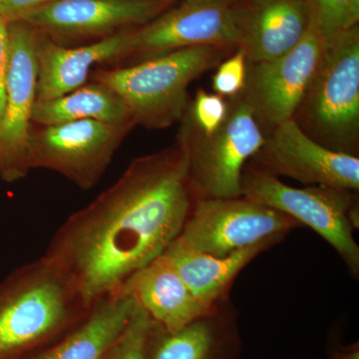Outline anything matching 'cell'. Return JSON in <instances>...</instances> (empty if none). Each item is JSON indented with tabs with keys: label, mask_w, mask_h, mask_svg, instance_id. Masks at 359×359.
I'll return each instance as SVG.
<instances>
[{
	"label": "cell",
	"mask_w": 359,
	"mask_h": 359,
	"mask_svg": "<svg viewBox=\"0 0 359 359\" xmlns=\"http://www.w3.org/2000/svg\"><path fill=\"white\" fill-rule=\"evenodd\" d=\"M195 202L185 153L175 142L135 158L112 186L68 217L44 256L93 304L119 294L162 256Z\"/></svg>",
	"instance_id": "obj_1"
},
{
	"label": "cell",
	"mask_w": 359,
	"mask_h": 359,
	"mask_svg": "<svg viewBox=\"0 0 359 359\" xmlns=\"http://www.w3.org/2000/svg\"><path fill=\"white\" fill-rule=\"evenodd\" d=\"M92 304L44 256L0 280V359H29L77 327Z\"/></svg>",
	"instance_id": "obj_2"
},
{
	"label": "cell",
	"mask_w": 359,
	"mask_h": 359,
	"mask_svg": "<svg viewBox=\"0 0 359 359\" xmlns=\"http://www.w3.org/2000/svg\"><path fill=\"white\" fill-rule=\"evenodd\" d=\"M237 49L217 45L187 47L134 65L98 69L92 80L114 90L137 125L166 129L185 114L194 80L218 67Z\"/></svg>",
	"instance_id": "obj_3"
},
{
	"label": "cell",
	"mask_w": 359,
	"mask_h": 359,
	"mask_svg": "<svg viewBox=\"0 0 359 359\" xmlns=\"http://www.w3.org/2000/svg\"><path fill=\"white\" fill-rule=\"evenodd\" d=\"M314 142L359 154V25L323 42L313 81L292 118Z\"/></svg>",
	"instance_id": "obj_4"
},
{
	"label": "cell",
	"mask_w": 359,
	"mask_h": 359,
	"mask_svg": "<svg viewBox=\"0 0 359 359\" xmlns=\"http://www.w3.org/2000/svg\"><path fill=\"white\" fill-rule=\"evenodd\" d=\"M228 100V115L214 133H201L185 116L179 122L176 142L196 200L242 197L244 168L266 139L244 91Z\"/></svg>",
	"instance_id": "obj_5"
},
{
	"label": "cell",
	"mask_w": 359,
	"mask_h": 359,
	"mask_svg": "<svg viewBox=\"0 0 359 359\" xmlns=\"http://www.w3.org/2000/svg\"><path fill=\"white\" fill-rule=\"evenodd\" d=\"M353 191L327 186L294 188L248 162L243 171L242 197L287 215L308 226L332 245L354 278L359 276L358 198Z\"/></svg>",
	"instance_id": "obj_6"
},
{
	"label": "cell",
	"mask_w": 359,
	"mask_h": 359,
	"mask_svg": "<svg viewBox=\"0 0 359 359\" xmlns=\"http://www.w3.org/2000/svg\"><path fill=\"white\" fill-rule=\"evenodd\" d=\"M245 11V0H181L130 30L122 62L134 65L199 45L237 49L244 40Z\"/></svg>",
	"instance_id": "obj_7"
},
{
	"label": "cell",
	"mask_w": 359,
	"mask_h": 359,
	"mask_svg": "<svg viewBox=\"0 0 359 359\" xmlns=\"http://www.w3.org/2000/svg\"><path fill=\"white\" fill-rule=\"evenodd\" d=\"M135 127L95 120L32 126L26 144L28 168L56 172L82 190H89L102 178Z\"/></svg>",
	"instance_id": "obj_8"
},
{
	"label": "cell",
	"mask_w": 359,
	"mask_h": 359,
	"mask_svg": "<svg viewBox=\"0 0 359 359\" xmlns=\"http://www.w3.org/2000/svg\"><path fill=\"white\" fill-rule=\"evenodd\" d=\"M302 224L245 197L196 200L178 236L196 250L228 257L257 245H276Z\"/></svg>",
	"instance_id": "obj_9"
},
{
	"label": "cell",
	"mask_w": 359,
	"mask_h": 359,
	"mask_svg": "<svg viewBox=\"0 0 359 359\" xmlns=\"http://www.w3.org/2000/svg\"><path fill=\"white\" fill-rule=\"evenodd\" d=\"M323 47L311 16L306 34L292 50L273 60L247 63L244 93L261 126L271 130L292 119L313 81Z\"/></svg>",
	"instance_id": "obj_10"
},
{
	"label": "cell",
	"mask_w": 359,
	"mask_h": 359,
	"mask_svg": "<svg viewBox=\"0 0 359 359\" xmlns=\"http://www.w3.org/2000/svg\"><path fill=\"white\" fill-rule=\"evenodd\" d=\"M8 32L11 58L6 107L0 124V178L6 183H14L30 172L26 144L36 102L37 29L23 21H13L9 22Z\"/></svg>",
	"instance_id": "obj_11"
},
{
	"label": "cell",
	"mask_w": 359,
	"mask_h": 359,
	"mask_svg": "<svg viewBox=\"0 0 359 359\" xmlns=\"http://www.w3.org/2000/svg\"><path fill=\"white\" fill-rule=\"evenodd\" d=\"M250 162L278 178L287 177L304 185L359 190V157L328 150L306 136L292 119L269 130Z\"/></svg>",
	"instance_id": "obj_12"
},
{
	"label": "cell",
	"mask_w": 359,
	"mask_h": 359,
	"mask_svg": "<svg viewBox=\"0 0 359 359\" xmlns=\"http://www.w3.org/2000/svg\"><path fill=\"white\" fill-rule=\"evenodd\" d=\"M178 0H58L20 18L47 35L102 39L150 22Z\"/></svg>",
	"instance_id": "obj_13"
},
{
	"label": "cell",
	"mask_w": 359,
	"mask_h": 359,
	"mask_svg": "<svg viewBox=\"0 0 359 359\" xmlns=\"http://www.w3.org/2000/svg\"><path fill=\"white\" fill-rule=\"evenodd\" d=\"M131 29L73 48L62 46L46 33L37 29L36 101L50 100L79 88L87 83L95 66L122 62Z\"/></svg>",
	"instance_id": "obj_14"
},
{
	"label": "cell",
	"mask_w": 359,
	"mask_h": 359,
	"mask_svg": "<svg viewBox=\"0 0 359 359\" xmlns=\"http://www.w3.org/2000/svg\"><path fill=\"white\" fill-rule=\"evenodd\" d=\"M242 349L237 311L226 299L212 313L175 332L154 321L145 359H240Z\"/></svg>",
	"instance_id": "obj_15"
},
{
	"label": "cell",
	"mask_w": 359,
	"mask_h": 359,
	"mask_svg": "<svg viewBox=\"0 0 359 359\" xmlns=\"http://www.w3.org/2000/svg\"><path fill=\"white\" fill-rule=\"evenodd\" d=\"M119 294L132 295L156 323L170 332L212 313L194 295L164 255L134 273Z\"/></svg>",
	"instance_id": "obj_16"
},
{
	"label": "cell",
	"mask_w": 359,
	"mask_h": 359,
	"mask_svg": "<svg viewBox=\"0 0 359 359\" xmlns=\"http://www.w3.org/2000/svg\"><path fill=\"white\" fill-rule=\"evenodd\" d=\"M311 20L306 0H245L242 48L248 62L273 60L301 41Z\"/></svg>",
	"instance_id": "obj_17"
},
{
	"label": "cell",
	"mask_w": 359,
	"mask_h": 359,
	"mask_svg": "<svg viewBox=\"0 0 359 359\" xmlns=\"http://www.w3.org/2000/svg\"><path fill=\"white\" fill-rule=\"evenodd\" d=\"M273 247L263 244L219 257L192 249L178 237L163 252L194 295L207 308L215 309L228 299L238 273L259 255Z\"/></svg>",
	"instance_id": "obj_18"
},
{
	"label": "cell",
	"mask_w": 359,
	"mask_h": 359,
	"mask_svg": "<svg viewBox=\"0 0 359 359\" xmlns=\"http://www.w3.org/2000/svg\"><path fill=\"white\" fill-rule=\"evenodd\" d=\"M136 304V299L126 294L94 302L76 327L29 359H103L124 332Z\"/></svg>",
	"instance_id": "obj_19"
},
{
	"label": "cell",
	"mask_w": 359,
	"mask_h": 359,
	"mask_svg": "<svg viewBox=\"0 0 359 359\" xmlns=\"http://www.w3.org/2000/svg\"><path fill=\"white\" fill-rule=\"evenodd\" d=\"M80 120L137 126L131 111L121 97L107 85L95 80L65 95L35 102L32 125L49 126Z\"/></svg>",
	"instance_id": "obj_20"
},
{
	"label": "cell",
	"mask_w": 359,
	"mask_h": 359,
	"mask_svg": "<svg viewBox=\"0 0 359 359\" xmlns=\"http://www.w3.org/2000/svg\"><path fill=\"white\" fill-rule=\"evenodd\" d=\"M323 42L359 25V0H306Z\"/></svg>",
	"instance_id": "obj_21"
},
{
	"label": "cell",
	"mask_w": 359,
	"mask_h": 359,
	"mask_svg": "<svg viewBox=\"0 0 359 359\" xmlns=\"http://www.w3.org/2000/svg\"><path fill=\"white\" fill-rule=\"evenodd\" d=\"M153 321L137 302L128 325L103 359H145Z\"/></svg>",
	"instance_id": "obj_22"
},
{
	"label": "cell",
	"mask_w": 359,
	"mask_h": 359,
	"mask_svg": "<svg viewBox=\"0 0 359 359\" xmlns=\"http://www.w3.org/2000/svg\"><path fill=\"white\" fill-rule=\"evenodd\" d=\"M228 111V99L199 89L193 102L189 103L184 116L201 133L210 135L223 124Z\"/></svg>",
	"instance_id": "obj_23"
},
{
	"label": "cell",
	"mask_w": 359,
	"mask_h": 359,
	"mask_svg": "<svg viewBox=\"0 0 359 359\" xmlns=\"http://www.w3.org/2000/svg\"><path fill=\"white\" fill-rule=\"evenodd\" d=\"M247 63L244 49L238 47L217 67L212 82L214 91L226 99L242 93L247 80Z\"/></svg>",
	"instance_id": "obj_24"
},
{
	"label": "cell",
	"mask_w": 359,
	"mask_h": 359,
	"mask_svg": "<svg viewBox=\"0 0 359 359\" xmlns=\"http://www.w3.org/2000/svg\"><path fill=\"white\" fill-rule=\"evenodd\" d=\"M8 25V21L0 16V124L6 107L7 76L11 58Z\"/></svg>",
	"instance_id": "obj_25"
},
{
	"label": "cell",
	"mask_w": 359,
	"mask_h": 359,
	"mask_svg": "<svg viewBox=\"0 0 359 359\" xmlns=\"http://www.w3.org/2000/svg\"><path fill=\"white\" fill-rule=\"evenodd\" d=\"M58 0H0V16L8 22L20 20L26 13Z\"/></svg>",
	"instance_id": "obj_26"
},
{
	"label": "cell",
	"mask_w": 359,
	"mask_h": 359,
	"mask_svg": "<svg viewBox=\"0 0 359 359\" xmlns=\"http://www.w3.org/2000/svg\"><path fill=\"white\" fill-rule=\"evenodd\" d=\"M332 359H359L358 344L337 347L332 353Z\"/></svg>",
	"instance_id": "obj_27"
},
{
	"label": "cell",
	"mask_w": 359,
	"mask_h": 359,
	"mask_svg": "<svg viewBox=\"0 0 359 359\" xmlns=\"http://www.w3.org/2000/svg\"><path fill=\"white\" fill-rule=\"evenodd\" d=\"M178 1H181V0H178Z\"/></svg>",
	"instance_id": "obj_28"
}]
</instances>
